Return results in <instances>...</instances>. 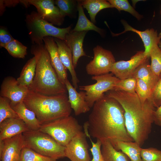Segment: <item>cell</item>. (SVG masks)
<instances>
[{
    "instance_id": "obj_34",
    "label": "cell",
    "mask_w": 161,
    "mask_h": 161,
    "mask_svg": "<svg viewBox=\"0 0 161 161\" xmlns=\"http://www.w3.org/2000/svg\"><path fill=\"white\" fill-rule=\"evenodd\" d=\"M83 128L84 133L86 137L90 140L92 145L89 149L93 156L91 161H104L101 151V141L99 140H97L96 142L94 143L92 140L89 132L87 125L85 123L84 124Z\"/></svg>"
},
{
    "instance_id": "obj_29",
    "label": "cell",
    "mask_w": 161,
    "mask_h": 161,
    "mask_svg": "<svg viewBox=\"0 0 161 161\" xmlns=\"http://www.w3.org/2000/svg\"><path fill=\"white\" fill-rule=\"evenodd\" d=\"M55 4L59 8L62 15L73 18L75 16L77 10V1L72 0H57Z\"/></svg>"
},
{
    "instance_id": "obj_21",
    "label": "cell",
    "mask_w": 161,
    "mask_h": 161,
    "mask_svg": "<svg viewBox=\"0 0 161 161\" xmlns=\"http://www.w3.org/2000/svg\"><path fill=\"white\" fill-rule=\"evenodd\" d=\"M11 106L30 130L39 129L41 125L35 113L27 108L23 102Z\"/></svg>"
},
{
    "instance_id": "obj_37",
    "label": "cell",
    "mask_w": 161,
    "mask_h": 161,
    "mask_svg": "<svg viewBox=\"0 0 161 161\" xmlns=\"http://www.w3.org/2000/svg\"><path fill=\"white\" fill-rule=\"evenodd\" d=\"M140 155L142 161H161V151L155 148H142Z\"/></svg>"
},
{
    "instance_id": "obj_40",
    "label": "cell",
    "mask_w": 161,
    "mask_h": 161,
    "mask_svg": "<svg viewBox=\"0 0 161 161\" xmlns=\"http://www.w3.org/2000/svg\"><path fill=\"white\" fill-rule=\"evenodd\" d=\"M154 123L161 127V105L156 109L154 115Z\"/></svg>"
},
{
    "instance_id": "obj_43",
    "label": "cell",
    "mask_w": 161,
    "mask_h": 161,
    "mask_svg": "<svg viewBox=\"0 0 161 161\" xmlns=\"http://www.w3.org/2000/svg\"><path fill=\"white\" fill-rule=\"evenodd\" d=\"M158 37L160 39L161 38V32L158 35Z\"/></svg>"
},
{
    "instance_id": "obj_10",
    "label": "cell",
    "mask_w": 161,
    "mask_h": 161,
    "mask_svg": "<svg viewBox=\"0 0 161 161\" xmlns=\"http://www.w3.org/2000/svg\"><path fill=\"white\" fill-rule=\"evenodd\" d=\"M148 57L144 51H138L128 61H116L110 72L120 79L132 77L136 69Z\"/></svg>"
},
{
    "instance_id": "obj_7",
    "label": "cell",
    "mask_w": 161,
    "mask_h": 161,
    "mask_svg": "<svg viewBox=\"0 0 161 161\" xmlns=\"http://www.w3.org/2000/svg\"><path fill=\"white\" fill-rule=\"evenodd\" d=\"M39 130L66 146L74 137L82 131V127L75 117L70 115L42 125Z\"/></svg>"
},
{
    "instance_id": "obj_31",
    "label": "cell",
    "mask_w": 161,
    "mask_h": 161,
    "mask_svg": "<svg viewBox=\"0 0 161 161\" xmlns=\"http://www.w3.org/2000/svg\"><path fill=\"white\" fill-rule=\"evenodd\" d=\"M20 161H57V160L43 155L24 147L21 151Z\"/></svg>"
},
{
    "instance_id": "obj_12",
    "label": "cell",
    "mask_w": 161,
    "mask_h": 161,
    "mask_svg": "<svg viewBox=\"0 0 161 161\" xmlns=\"http://www.w3.org/2000/svg\"><path fill=\"white\" fill-rule=\"evenodd\" d=\"M29 90V87L19 84L14 77L7 76L1 84L0 95L8 99L13 106L23 102Z\"/></svg>"
},
{
    "instance_id": "obj_27",
    "label": "cell",
    "mask_w": 161,
    "mask_h": 161,
    "mask_svg": "<svg viewBox=\"0 0 161 161\" xmlns=\"http://www.w3.org/2000/svg\"><path fill=\"white\" fill-rule=\"evenodd\" d=\"M83 7L87 10L92 22H96L95 17L101 10L107 8H113L111 4L105 0H85L81 1Z\"/></svg>"
},
{
    "instance_id": "obj_28",
    "label": "cell",
    "mask_w": 161,
    "mask_h": 161,
    "mask_svg": "<svg viewBox=\"0 0 161 161\" xmlns=\"http://www.w3.org/2000/svg\"><path fill=\"white\" fill-rule=\"evenodd\" d=\"M149 56L151 60L150 65L151 70L160 79L161 77V50L158 44L152 48Z\"/></svg>"
},
{
    "instance_id": "obj_1",
    "label": "cell",
    "mask_w": 161,
    "mask_h": 161,
    "mask_svg": "<svg viewBox=\"0 0 161 161\" xmlns=\"http://www.w3.org/2000/svg\"><path fill=\"white\" fill-rule=\"evenodd\" d=\"M91 136L113 147L118 141H134L125 125L124 110L114 98L105 95L94 103L86 122Z\"/></svg>"
},
{
    "instance_id": "obj_22",
    "label": "cell",
    "mask_w": 161,
    "mask_h": 161,
    "mask_svg": "<svg viewBox=\"0 0 161 161\" xmlns=\"http://www.w3.org/2000/svg\"><path fill=\"white\" fill-rule=\"evenodd\" d=\"M149 57L140 64L135 71L132 77L141 79L152 89L159 79L152 71L149 62Z\"/></svg>"
},
{
    "instance_id": "obj_20",
    "label": "cell",
    "mask_w": 161,
    "mask_h": 161,
    "mask_svg": "<svg viewBox=\"0 0 161 161\" xmlns=\"http://www.w3.org/2000/svg\"><path fill=\"white\" fill-rule=\"evenodd\" d=\"M54 39L58 46L60 59L64 67L69 71L72 77L73 85L76 89L78 88L79 80L73 66L72 52L64 41L55 38Z\"/></svg>"
},
{
    "instance_id": "obj_25",
    "label": "cell",
    "mask_w": 161,
    "mask_h": 161,
    "mask_svg": "<svg viewBox=\"0 0 161 161\" xmlns=\"http://www.w3.org/2000/svg\"><path fill=\"white\" fill-rule=\"evenodd\" d=\"M35 58L34 56L28 60L23 67L19 77L17 79L18 83L29 87L32 84L35 74Z\"/></svg>"
},
{
    "instance_id": "obj_24",
    "label": "cell",
    "mask_w": 161,
    "mask_h": 161,
    "mask_svg": "<svg viewBox=\"0 0 161 161\" xmlns=\"http://www.w3.org/2000/svg\"><path fill=\"white\" fill-rule=\"evenodd\" d=\"M77 3L78 19L77 24L72 30L78 32L93 30L101 35L102 29L97 27L86 17L84 13L81 0L77 1Z\"/></svg>"
},
{
    "instance_id": "obj_4",
    "label": "cell",
    "mask_w": 161,
    "mask_h": 161,
    "mask_svg": "<svg viewBox=\"0 0 161 161\" xmlns=\"http://www.w3.org/2000/svg\"><path fill=\"white\" fill-rule=\"evenodd\" d=\"M23 102L35 113L41 125L69 116L72 110L66 94L47 95L29 89Z\"/></svg>"
},
{
    "instance_id": "obj_39",
    "label": "cell",
    "mask_w": 161,
    "mask_h": 161,
    "mask_svg": "<svg viewBox=\"0 0 161 161\" xmlns=\"http://www.w3.org/2000/svg\"><path fill=\"white\" fill-rule=\"evenodd\" d=\"M11 35L3 28L0 29V46L5 48L6 46L14 40Z\"/></svg>"
},
{
    "instance_id": "obj_6",
    "label": "cell",
    "mask_w": 161,
    "mask_h": 161,
    "mask_svg": "<svg viewBox=\"0 0 161 161\" xmlns=\"http://www.w3.org/2000/svg\"><path fill=\"white\" fill-rule=\"evenodd\" d=\"M25 21L29 34L34 44L43 43L44 38L54 37L65 41L66 35L71 31L72 26L64 28H58L41 18L37 12L32 11L27 15Z\"/></svg>"
},
{
    "instance_id": "obj_11",
    "label": "cell",
    "mask_w": 161,
    "mask_h": 161,
    "mask_svg": "<svg viewBox=\"0 0 161 161\" xmlns=\"http://www.w3.org/2000/svg\"><path fill=\"white\" fill-rule=\"evenodd\" d=\"M86 137L82 131L74 137L65 146V157L71 161H91Z\"/></svg>"
},
{
    "instance_id": "obj_16",
    "label": "cell",
    "mask_w": 161,
    "mask_h": 161,
    "mask_svg": "<svg viewBox=\"0 0 161 161\" xmlns=\"http://www.w3.org/2000/svg\"><path fill=\"white\" fill-rule=\"evenodd\" d=\"M65 85L68 93V101L75 115L78 116L89 112L91 108L85 100V92H78L68 79Z\"/></svg>"
},
{
    "instance_id": "obj_38",
    "label": "cell",
    "mask_w": 161,
    "mask_h": 161,
    "mask_svg": "<svg viewBox=\"0 0 161 161\" xmlns=\"http://www.w3.org/2000/svg\"><path fill=\"white\" fill-rule=\"evenodd\" d=\"M150 100L156 108L161 105V77L152 89Z\"/></svg>"
},
{
    "instance_id": "obj_8",
    "label": "cell",
    "mask_w": 161,
    "mask_h": 161,
    "mask_svg": "<svg viewBox=\"0 0 161 161\" xmlns=\"http://www.w3.org/2000/svg\"><path fill=\"white\" fill-rule=\"evenodd\" d=\"M113 75L112 73H109L93 76L92 79L96 81L95 83L79 86L80 90L85 92V100L90 108L105 95L104 93L114 89L120 79Z\"/></svg>"
},
{
    "instance_id": "obj_13",
    "label": "cell",
    "mask_w": 161,
    "mask_h": 161,
    "mask_svg": "<svg viewBox=\"0 0 161 161\" xmlns=\"http://www.w3.org/2000/svg\"><path fill=\"white\" fill-rule=\"evenodd\" d=\"M30 5L35 7L37 13L43 19L53 25H61L65 17L52 0H28Z\"/></svg>"
},
{
    "instance_id": "obj_19",
    "label": "cell",
    "mask_w": 161,
    "mask_h": 161,
    "mask_svg": "<svg viewBox=\"0 0 161 161\" xmlns=\"http://www.w3.org/2000/svg\"><path fill=\"white\" fill-rule=\"evenodd\" d=\"M121 21L124 27V31L118 34L112 32V35L113 36H117L128 31L137 33L140 36L143 43L145 47L144 52L149 56V54L151 49L155 45L158 44L160 40L158 37L157 31L153 28L147 29L143 31H140L132 27L125 21L122 20Z\"/></svg>"
},
{
    "instance_id": "obj_36",
    "label": "cell",
    "mask_w": 161,
    "mask_h": 161,
    "mask_svg": "<svg viewBox=\"0 0 161 161\" xmlns=\"http://www.w3.org/2000/svg\"><path fill=\"white\" fill-rule=\"evenodd\" d=\"M137 79L134 77L120 79L114 90L129 93L135 92Z\"/></svg>"
},
{
    "instance_id": "obj_23",
    "label": "cell",
    "mask_w": 161,
    "mask_h": 161,
    "mask_svg": "<svg viewBox=\"0 0 161 161\" xmlns=\"http://www.w3.org/2000/svg\"><path fill=\"white\" fill-rule=\"evenodd\" d=\"M114 148L117 151L120 150L126 154L131 161H142L140 155V146L134 141L117 142Z\"/></svg>"
},
{
    "instance_id": "obj_44",
    "label": "cell",
    "mask_w": 161,
    "mask_h": 161,
    "mask_svg": "<svg viewBox=\"0 0 161 161\" xmlns=\"http://www.w3.org/2000/svg\"><path fill=\"white\" fill-rule=\"evenodd\" d=\"M160 14L161 15V9H160Z\"/></svg>"
},
{
    "instance_id": "obj_18",
    "label": "cell",
    "mask_w": 161,
    "mask_h": 161,
    "mask_svg": "<svg viewBox=\"0 0 161 161\" xmlns=\"http://www.w3.org/2000/svg\"><path fill=\"white\" fill-rule=\"evenodd\" d=\"M30 130L19 117L6 119L0 123V140Z\"/></svg>"
},
{
    "instance_id": "obj_15",
    "label": "cell",
    "mask_w": 161,
    "mask_h": 161,
    "mask_svg": "<svg viewBox=\"0 0 161 161\" xmlns=\"http://www.w3.org/2000/svg\"><path fill=\"white\" fill-rule=\"evenodd\" d=\"M43 41L50 57L52 65L55 69L58 78L63 84L68 79L67 69L61 61L58 52V47L55 39L53 37H44Z\"/></svg>"
},
{
    "instance_id": "obj_5",
    "label": "cell",
    "mask_w": 161,
    "mask_h": 161,
    "mask_svg": "<svg viewBox=\"0 0 161 161\" xmlns=\"http://www.w3.org/2000/svg\"><path fill=\"white\" fill-rule=\"evenodd\" d=\"M22 134L24 147L57 160L65 157V146L59 144L48 134L38 130H30Z\"/></svg>"
},
{
    "instance_id": "obj_33",
    "label": "cell",
    "mask_w": 161,
    "mask_h": 161,
    "mask_svg": "<svg viewBox=\"0 0 161 161\" xmlns=\"http://www.w3.org/2000/svg\"><path fill=\"white\" fill-rule=\"evenodd\" d=\"M112 5L113 8L117 9L119 11L123 10L127 12L138 20H140L142 18V16L140 15L131 6L127 0H109L107 1Z\"/></svg>"
},
{
    "instance_id": "obj_14",
    "label": "cell",
    "mask_w": 161,
    "mask_h": 161,
    "mask_svg": "<svg viewBox=\"0 0 161 161\" xmlns=\"http://www.w3.org/2000/svg\"><path fill=\"white\" fill-rule=\"evenodd\" d=\"M24 147L22 134L0 140L1 161H20L21 151Z\"/></svg>"
},
{
    "instance_id": "obj_30",
    "label": "cell",
    "mask_w": 161,
    "mask_h": 161,
    "mask_svg": "<svg viewBox=\"0 0 161 161\" xmlns=\"http://www.w3.org/2000/svg\"><path fill=\"white\" fill-rule=\"evenodd\" d=\"M5 48L11 56L15 58L24 59L27 54V47L15 39L8 43Z\"/></svg>"
},
{
    "instance_id": "obj_35",
    "label": "cell",
    "mask_w": 161,
    "mask_h": 161,
    "mask_svg": "<svg viewBox=\"0 0 161 161\" xmlns=\"http://www.w3.org/2000/svg\"><path fill=\"white\" fill-rule=\"evenodd\" d=\"M135 92L141 102L144 103L147 100H150L152 89L144 81L136 79Z\"/></svg>"
},
{
    "instance_id": "obj_9",
    "label": "cell",
    "mask_w": 161,
    "mask_h": 161,
    "mask_svg": "<svg viewBox=\"0 0 161 161\" xmlns=\"http://www.w3.org/2000/svg\"><path fill=\"white\" fill-rule=\"evenodd\" d=\"M94 58L86 66V71L89 75L97 76L110 72L116 62L111 52L97 46L93 49Z\"/></svg>"
},
{
    "instance_id": "obj_3",
    "label": "cell",
    "mask_w": 161,
    "mask_h": 161,
    "mask_svg": "<svg viewBox=\"0 0 161 161\" xmlns=\"http://www.w3.org/2000/svg\"><path fill=\"white\" fill-rule=\"evenodd\" d=\"M31 52L35 58L36 66L35 75L29 89L47 95L66 94L65 85L59 80L44 44H33Z\"/></svg>"
},
{
    "instance_id": "obj_2",
    "label": "cell",
    "mask_w": 161,
    "mask_h": 161,
    "mask_svg": "<svg viewBox=\"0 0 161 161\" xmlns=\"http://www.w3.org/2000/svg\"><path fill=\"white\" fill-rule=\"evenodd\" d=\"M106 95L117 101L124 110L125 125L134 141L142 146L148 138L154 123L156 108L151 101L143 103L136 92L129 93L112 90Z\"/></svg>"
},
{
    "instance_id": "obj_26",
    "label": "cell",
    "mask_w": 161,
    "mask_h": 161,
    "mask_svg": "<svg viewBox=\"0 0 161 161\" xmlns=\"http://www.w3.org/2000/svg\"><path fill=\"white\" fill-rule=\"evenodd\" d=\"M101 151L104 161H130L128 157L117 150L108 140L102 142Z\"/></svg>"
},
{
    "instance_id": "obj_41",
    "label": "cell",
    "mask_w": 161,
    "mask_h": 161,
    "mask_svg": "<svg viewBox=\"0 0 161 161\" xmlns=\"http://www.w3.org/2000/svg\"><path fill=\"white\" fill-rule=\"evenodd\" d=\"M5 7H13L20 2V0H2Z\"/></svg>"
},
{
    "instance_id": "obj_32",
    "label": "cell",
    "mask_w": 161,
    "mask_h": 161,
    "mask_svg": "<svg viewBox=\"0 0 161 161\" xmlns=\"http://www.w3.org/2000/svg\"><path fill=\"white\" fill-rule=\"evenodd\" d=\"M18 117L11 107L10 100L7 98L0 96V123L6 119Z\"/></svg>"
},
{
    "instance_id": "obj_17",
    "label": "cell",
    "mask_w": 161,
    "mask_h": 161,
    "mask_svg": "<svg viewBox=\"0 0 161 161\" xmlns=\"http://www.w3.org/2000/svg\"><path fill=\"white\" fill-rule=\"evenodd\" d=\"M88 31L78 32L72 30L66 36L64 41L72 52L75 68L79 58L82 56H87L83 49V43Z\"/></svg>"
},
{
    "instance_id": "obj_42",
    "label": "cell",
    "mask_w": 161,
    "mask_h": 161,
    "mask_svg": "<svg viewBox=\"0 0 161 161\" xmlns=\"http://www.w3.org/2000/svg\"><path fill=\"white\" fill-rule=\"evenodd\" d=\"M158 46L160 48L161 50V40H160V42H159L158 44Z\"/></svg>"
}]
</instances>
